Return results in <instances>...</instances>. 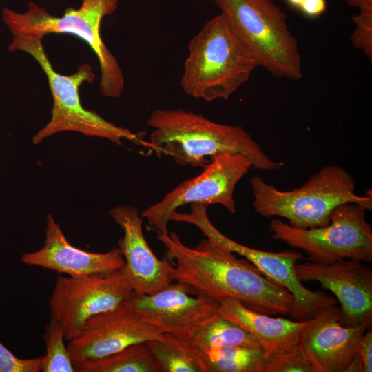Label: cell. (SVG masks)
Returning <instances> with one entry per match:
<instances>
[{"label": "cell", "instance_id": "obj_1", "mask_svg": "<svg viewBox=\"0 0 372 372\" xmlns=\"http://www.w3.org/2000/svg\"><path fill=\"white\" fill-rule=\"evenodd\" d=\"M172 262V280L185 283L218 301L231 298L256 311L273 316H290L295 300L285 287L264 276L245 258L208 238L194 247L186 246L174 231L158 234Z\"/></svg>", "mask_w": 372, "mask_h": 372}, {"label": "cell", "instance_id": "obj_2", "mask_svg": "<svg viewBox=\"0 0 372 372\" xmlns=\"http://www.w3.org/2000/svg\"><path fill=\"white\" fill-rule=\"evenodd\" d=\"M147 125L151 149L171 156L180 165L205 167L210 158L223 152L246 156L254 169L275 171L284 163L269 157L240 125L222 124L183 109H156Z\"/></svg>", "mask_w": 372, "mask_h": 372}, {"label": "cell", "instance_id": "obj_3", "mask_svg": "<svg viewBox=\"0 0 372 372\" xmlns=\"http://www.w3.org/2000/svg\"><path fill=\"white\" fill-rule=\"evenodd\" d=\"M258 67L254 56L219 14L189 42L180 87L195 99H227Z\"/></svg>", "mask_w": 372, "mask_h": 372}, {"label": "cell", "instance_id": "obj_4", "mask_svg": "<svg viewBox=\"0 0 372 372\" xmlns=\"http://www.w3.org/2000/svg\"><path fill=\"white\" fill-rule=\"evenodd\" d=\"M254 195L252 207L259 215L282 217L289 224L300 229L327 225L333 211L346 203H355L372 209V198L355 193L353 176L335 165L323 167L302 186L292 190H280L254 176L251 180Z\"/></svg>", "mask_w": 372, "mask_h": 372}, {"label": "cell", "instance_id": "obj_5", "mask_svg": "<svg viewBox=\"0 0 372 372\" xmlns=\"http://www.w3.org/2000/svg\"><path fill=\"white\" fill-rule=\"evenodd\" d=\"M41 39L12 36L8 45L10 52H22L31 56L43 71L52 94L53 105L49 121L33 136L38 144L61 132H76L87 136L107 139L122 145L124 140L150 148L143 136L130 130L116 125L96 112L85 109L80 100L79 90L83 83H92L95 74L92 66L83 63L70 75L61 74L53 68L44 49Z\"/></svg>", "mask_w": 372, "mask_h": 372}, {"label": "cell", "instance_id": "obj_6", "mask_svg": "<svg viewBox=\"0 0 372 372\" xmlns=\"http://www.w3.org/2000/svg\"><path fill=\"white\" fill-rule=\"evenodd\" d=\"M119 0H83L79 8H67L62 17L50 14L32 1L25 12L4 7L1 18L12 36L43 39L50 34H68L86 43L95 54L100 66L99 91L107 98H119L125 78L116 58L104 43L100 33L103 18L113 14Z\"/></svg>", "mask_w": 372, "mask_h": 372}, {"label": "cell", "instance_id": "obj_7", "mask_svg": "<svg viewBox=\"0 0 372 372\" xmlns=\"http://www.w3.org/2000/svg\"><path fill=\"white\" fill-rule=\"evenodd\" d=\"M213 1L258 67L277 78L302 77L298 41L288 27L287 14L273 0Z\"/></svg>", "mask_w": 372, "mask_h": 372}, {"label": "cell", "instance_id": "obj_8", "mask_svg": "<svg viewBox=\"0 0 372 372\" xmlns=\"http://www.w3.org/2000/svg\"><path fill=\"white\" fill-rule=\"evenodd\" d=\"M366 209L346 203L332 212L329 223L321 227L300 229L279 218L269 225L271 237L302 250L309 260L331 262L343 259L372 261V227L366 219Z\"/></svg>", "mask_w": 372, "mask_h": 372}, {"label": "cell", "instance_id": "obj_9", "mask_svg": "<svg viewBox=\"0 0 372 372\" xmlns=\"http://www.w3.org/2000/svg\"><path fill=\"white\" fill-rule=\"evenodd\" d=\"M207 205L190 204L189 213L175 211L172 221L186 223L197 227L212 242L238 254L249 260L267 278L287 289L293 296L295 302L291 317L298 320L311 318L318 311L336 305L337 300L322 291L306 288L296 273L297 261L302 258L295 250L271 252L243 245L228 238L211 222L207 215Z\"/></svg>", "mask_w": 372, "mask_h": 372}, {"label": "cell", "instance_id": "obj_10", "mask_svg": "<svg viewBox=\"0 0 372 372\" xmlns=\"http://www.w3.org/2000/svg\"><path fill=\"white\" fill-rule=\"evenodd\" d=\"M203 167L200 174L182 182L142 213L157 234L168 232L171 214L187 204L220 205L231 214L236 212L234 189L253 169L251 161L242 154L227 152L212 156Z\"/></svg>", "mask_w": 372, "mask_h": 372}, {"label": "cell", "instance_id": "obj_11", "mask_svg": "<svg viewBox=\"0 0 372 372\" xmlns=\"http://www.w3.org/2000/svg\"><path fill=\"white\" fill-rule=\"evenodd\" d=\"M133 293L124 267L86 276H59L49 301L50 316L61 324L69 342L81 333L87 320L114 309Z\"/></svg>", "mask_w": 372, "mask_h": 372}, {"label": "cell", "instance_id": "obj_12", "mask_svg": "<svg viewBox=\"0 0 372 372\" xmlns=\"http://www.w3.org/2000/svg\"><path fill=\"white\" fill-rule=\"evenodd\" d=\"M164 340L163 332L146 321L127 300L87 320L81 333L69 341L67 347L75 368L135 343Z\"/></svg>", "mask_w": 372, "mask_h": 372}, {"label": "cell", "instance_id": "obj_13", "mask_svg": "<svg viewBox=\"0 0 372 372\" xmlns=\"http://www.w3.org/2000/svg\"><path fill=\"white\" fill-rule=\"evenodd\" d=\"M355 259L331 262L308 261L296 265L302 282L316 281L331 291L341 305L340 323L372 327V270Z\"/></svg>", "mask_w": 372, "mask_h": 372}, {"label": "cell", "instance_id": "obj_14", "mask_svg": "<svg viewBox=\"0 0 372 372\" xmlns=\"http://www.w3.org/2000/svg\"><path fill=\"white\" fill-rule=\"evenodd\" d=\"M127 302L163 333L185 339L194 328L216 315L220 306L217 301L176 281L151 294L134 291Z\"/></svg>", "mask_w": 372, "mask_h": 372}, {"label": "cell", "instance_id": "obj_15", "mask_svg": "<svg viewBox=\"0 0 372 372\" xmlns=\"http://www.w3.org/2000/svg\"><path fill=\"white\" fill-rule=\"evenodd\" d=\"M340 309L331 306L307 319L300 344L316 372H347L358 358L365 325L347 327L340 319Z\"/></svg>", "mask_w": 372, "mask_h": 372}, {"label": "cell", "instance_id": "obj_16", "mask_svg": "<svg viewBox=\"0 0 372 372\" xmlns=\"http://www.w3.org/2000/svg\"><path fill=\"white\" fill-rule=\"evenodd\" d=\"M109 214L123 231L118 245L134 291L151 294L172 282L173 265L166 256L158 259L151 249L144 237L143 218L137 208L118 205L110 209Z\"/></svg>", "mask_w": 372, "mask_h": 372}, {"label": "cell", "instance_id": "obj_17", "mask_svg": "<svg viewBox=\"0 0 372 372\" xmlns=\"http://www.w3.org/2000/svg\"><path fill=\"white\" fill-rule=\"evenodd\" d=\"M21 260L25 265L41 267L72 277L108 273L125 266L118 247L105 253H94L72 245L51 214L46 218L43 247L23 254Z\"/></svg>", "mask_w": 372, "mask_h": 372}, {"label": "cell", "instance_id": "obj_18", "mask_svg": "<svg viewBox=\"0 0 372 372\" xmlns=\"http://www.w3.org/2000/svg\"><path fill=\"white\" fill-rule=\"evenodd\" d=\"M218 313L235 322L259 342L265 357L281 353L300 342L307 320L273 318L231 298L219 300Z\"/></svg>", "mask_w": 372, "mask_h": 372}, {"label": "cell", "instance_id": "obj_19", "mask_svg": "<svg viewBox=\"0 0 372 372\" xmlns=\"http://www.w3.org/2000/svg\"><path fill=\"white\" fill-rule=\"evenodd\" d=\"M185 339L202 349L231 347L261 348L250 333L219 313L194 328Z\"/></svg>", "mask_w": 372, "mask_h": 372}, {"label": "cell", "instance_id": "obj_20", "mask_svg": "<svg viewBox=\"0 0 372 372\" xmlns=\"http://www.w3.org/2000/svg\"><path fill=\"white\" fill-rule=\"evenodd\" d=\"M163 333L164 340L145 342L162 372H206L196 346L185 338Z\"/></svg>", "mask_w": 372, "mask_h": 372}, {"label": "cell", "instance_id": "obj_21", "mask_svg": "<svg viewBox=\"0 0 372 372\" xmlns=\"http://www.w3.org/2000/svg\"><path fill=\"white\" fill-rule=\"evenodd\" d=\"M77 372H162L146 342L131 344L107 357L87 361Z\"/></svg>", "mask_w": 372, "mask_h": 372}, {"label": "cell", "instance_id": "obj_22", "mask_svg": "<svg viewBox=\"0 0 372 372\" xmlns=\"http://www.w3.org/2000/svg\"><path fill=\"white\" fill-rule=\"evenodd\" d=\"M198 349L206 372H264L265 355L260 347Z\"/></svg>", "mask_w": 372, "mask_h": 372}, {"label": "cell", "instance_id": "obj_23", "mask_svg": "<svg viewBox=\"0 0 372 372\" xmlns=\"http://www.w3.org/2000/svg\"><path fill=\"white\" fill-rule=\"evenodd\" d=\"M45 355L43 356V372H76L68 347L65 344L64 331L61 324L50 318L43 334Z\"/></svg>", "mask_w": 372, "mask_h": 372}, {"label": "cell", "instance_id": "obj_24", "mask_svg": "<svg viewBox=\"0 0 372 372\" xmlns=\"http://www.w3.org/2000/svg\"><path fill=\"white\" fill-rule=\"evenodd\" d=\"M264 372H316L300 342L289 349L265 357Z\"/></svg>", "mask_w": 372, "mask_h": 372}, {"label": "cell", "instance_id": "obj_25", "mask_svg": "<svg viewBox=\"0 0 372 372\" xmlns=\"http://www.w3.org/2000/svg\"><path fill=\"white\" fill-rule=\"evenodd\" d=\"M355 29L351 36L354 48L361 50L372 61V12L359 10L352 17Z\"/></svg>", "mask_w": 372, "mask_h": 372}, {"label": "cell", "instance_id": "obj_26", "mask_svg": "<svg viewBox=\"0 0 372 372\" xmlns=\"http://www.w3.org/2000/svg\"><path fill=\"white\" fill-rule=\"evenodd\" d=\"M43 356L21 358L0 342V372H39L42 370Z\"/></svg>", "mask_w": 372, "mask_h": 372}, {"label": "cell", "instance_id": "obj_27", "mask_svg": "<svg viewBox=\"0 0 372 372\" xmlns=\"http://www.w3.org/2000/svg\"><path fill=\"white\" fill-rule=\"evenodd\" d=\"M358 358L360 365V372L372 371V331L368 329L361 341Z\"/></svg>", "mask_w": 372, "mask_h": 372}, {"label": "cell", "instance_id": "obj_28", "mask_svg": "<svg viewBox=\"0 0 372 372\" xmlns=\"http://www.w3.org/2000/svg\"><path fill=\"white\" fill-rule=\"evenodd\" d=\"M327 9L325 0H304L298 10L309 17H316Z\"/></svg>", "mask_w": 372, "mask_h": 372}, {"label": "cell", "instance_id": "obj_29", "mask_svg": "<svg viewBox=\"0 0 372 372\" xmlns=\"http://www.w3.org/2000/svg\"><path fill=\"white\" fill-rule=\"evenodd\" d=\"M347 3L359 10L372 12V0H346Z\"/></svg>", "mask_w": 372, "mask_h": 372}, {"label": "cell", "instance_id": "obj_30", "mask_svg": "<svg viewBox=\"0 0 372 372\" xmlns=\"http://www.w3.org/2000/svg\"><path fill=\"white\" fill-rule=\"evenodd\" d=\"M292 7L299 9L304 0H286Z\"/></svg>", "mask_w": 372, "mask_h": 372}]
</instances>
